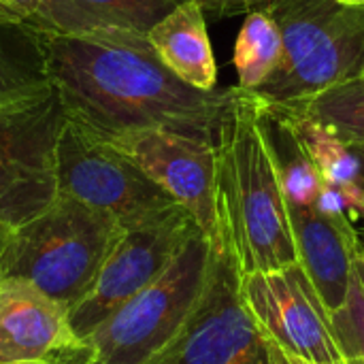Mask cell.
<instances>
[{
	"mask_svg": "<svg viewBox=\"0 0 364 364\" xmlns=\"http://www.w3.org/2000/svg\"><path fill=\"white\" fill-rule=\"evenodd\" d=\"M41 36L66 117L100 139L166 128L215 141L232 87L203 92L188 85L160 60L147 34L109 28Z\"/></svg>",
	"mask_w": 364,
	"mask_h": 364,
	"instance_id": "6da1fadb",
	"label": "cell"
},
{
	"mask_svg": "<svg viewBox=\"0 0 364 364\" xmlns=\"http://www.w3.org/2000/svg\"><path fill=\"white\" fill-rule=\"evenodd\" d=\"M215 196L222 241L241 273L299 262L267 107L239 85L215 136Z\"/></svg>",
	"mask_w": 364,
	"mask_h": 364,
	"instance_id": "7a4b0ae2",
	"label": "cell"
},
{
	"mask_svg": "<svg viewBox=\"0 0 364 364\" xmlns=\"http://www.w3.org/2000/svg\"><path fill=\"white\" fill-rule=\"evenodd\" d=\"M119 222L68 194L13 228L2 258L4 277H21L73 311L94 290L122 235Z\"/></svg>",
	"mask_w": 364,
	"mask_h": 364,
	"instance_id": "3957f363",
	"label": "cell"
},
{
	"mask_svg": "<svg viewBox=\"0 0 364 364\" xmlns=\"http://www.w3.org/2000/svg\"><path fill=\"white\" fill-rule=\"evenodd\" d=\"M284 38V58L256 90L267 105H292L364 77V6L339 0H275L264 6Z\"/></svg>",
	"mask_w": 364,
	"mask_h": 364,
	"instance_id": "277c9868",
	"label": "cell"
},
{
	"mask_svg": "<svg viewBox=\"0 0 364 364\" xmlns=\"http://www.w3.org/2000/svg\"><path fill=\"white\" fill-rule=\"evenodd\" d=\"M215 247L196 230L173 264L85 339L90 364H149L183 328L207 288Z\"/></svg>",
	"mask_w": 364,
	"mask_h": 364,
	"instance_id": "5b68a950",
	"label": "cell"
},
{
	"mask_svg": "<svg viewBox=\"0 0 364 364\" xmlns=\"http://www.w3.org/2000/svg\"><path fill=\"white\" fill-rule=\"evenodd\" d=\"M58 92L0 105V222L17 228L58 198Z\"/></svg>",
	"mask_w": 364,
	"mask_h": 364,
	"instance_id": "8992f818",
	"label": "cell"
},
{
	"mask_svg": "<svg viewBox=\"0 0 364 364\" xmlns=\"http://www.w3.org/2000/svg\"><path fill=\"white\" fill-rule=\"evenodd\" d=\"M58 194L111 213L122 228L177 205L113 143L68 117L58 141Z\"/></svg>",
	"mask_w": 364,
	"mask_h": 364,
	"instance_id": "52a82bcc",
	"label": "cell"
},
{
	"mask_svg": "<svg viewBox=\"0 0 364 364\" xmlns=\"http://www.w3.org/2000/svg\"><path fill=\"white\" fill-rule=\"evenodd\" d=\"M149 364H269L262 331L241 296V271L226 245L215 250L200 303Z\"/></svg>",
	"mask_w": 364,
	"mask_h": 364,
	"instance_id": "ba28073f",
	"label": "cell"
},
{
	"mask_svg": "<svg viewBox=\"0 0 364 364\" xmlns=\"http://www.w3.org/2000/svg\"><path fill=\"white\" fill-rule=\"evenodd\" d=\"M196 230L200 228L194 218L179 203L141 224L124 228L94 290L70 311L75 333L87 339L115 309L154 284Z\"/></svg>",
	"mask_w": 364,
	"mask_h": 364,
	"instance_id": "9c48e42d",
	"label": "cell"
},
{
	"mask_svg": "<svg viewBox=\"0 0 364 364\" xmlns=\"http://www.w3.org/2000/svg\"><path fill=\"white\" fill-rule=\"evenodd\" d=\"M241 296L258 328L288 354L314 364L343 360L328 309L299 262L241 273Z\"/></svg>",
	"mask_w": 364,
	"mask_h": 364,
	"instance_id": "30bf717a",
	"label": "cell"
},
{
	"mask_svg": "<svg viewBox=\"0 0 364 364\" xmlns=\"http://www.w3.org/2000/svg\"><path fill=\"white\" fill-rule=\"evenodd\" d=\"M109 143L186 207L215 250L224 245L215 196V141L166 128H145Z\"/></svg>",
	"mask_w": 364,
	"mask_h": 364,
	"instance_id": "8fae6325",
	"label": "cell"
},
{
	"mask_svg": "<svg viewBox=\"0 0 364 364\" xmlns=\"http://www.w3.org/2000/svg\"><path fill=\"white\" fill-rule=\"evenodd\" d=\"M92 360L66 305L21 277L0 284V364Z\"/></svg>",
	"mask_w": 364,
	"mask_h": 364,
	"instance_id": "7c38bea8",
	"label": "cell"
},
{
	"mask_svg": "<svg viewBox=\"0 0 364 364\" xmlns=\"http://www.w3.org/2000/svg\"><path fill=\"white\" fill-rule=\"evenodd\" d=\"M286 205L299 264L331 314L348 299L356 258L363 247L354 220L346 213H326L316 205L288 200Z\"/></svg>",
	"mask_w": 364,
	"mask_h": 364,
	"instance_id": "4fadbf2b",
	"label": "cell"
},
{
	"mask_svg": "<svg viewBox=\"0 0 364 364\" xmlns=\"http://www.w3.org/2000/svg\"><path fill=\"white\" fill-rule=\"evenodd\" d=\"M181 0H41L28 23L43 34L134 30L147 34Z\"/></svg>",
	"mask_w": 364,
	"mask_h": 364,
	"instance_id": "5bb4252c",
	"label": "cell"
},
{
	"mask_svg": "<svg viewBox=\"0 0 364 364\" xmlns=\"http://www.w3.org/2000/svg\"><path fill=\"white\" fill-rule=\"evenodd\" d=\"M147 38L181 81L203 92L215 90L218 66L207 34V15L196 0H181L147 32Z\"/></svg>",
	"mask_w": 364,
	"mask_h": 364,
	"instance_id": "9a60e30c",
	"label": "cell"
},
{
	"mask_svg": "<svg viewBox=\"0 0 364 364\" xmlns=\"http://www.w3.org/2000/svg\"><path fill=\"white\" fill-rule=\"evenodd\" d=\"M51 87L41 32L0 23V105L34 98Z\"/></svg>",
	"mask_w": 364,
	"mask_h": 364,
	"instance_id": "2e32d148",
	"label": "cell"
},
{
	"mask_svg": "<svg viewBox=\"0 0 364 364\" xmlns=\"http://www.w3.org/2000/svg\"><path fill=\"white\" fill-rule=\"evenodd\" d=\"M328 128L343 143H364V77L333 85L292 105H269Z\"/></svg>",
	"mask_w": 364,
	"mask_h": 364,
	"instance_id": "e0dca14e",
	"label": "cell"
},
{
	"mask_svg": "<svg viewBox=\"0 0 364 364\" xmlns=\"http://www.w3.org/2000/svg\"><path fill=\"white\" fill-rule=\"evenodd\" d=\"M284 58V38L279 26L267 9L245 15L235 45V68L239 87L256 90L279 66Z\"/></svg>",
	"mask_w": 364,
	"mask_h": 364,
	"instance_id": "ac0fdd59",
	"label": "cell"
},
{
	"mask_svg": "<svg viewBox=\"0 0 364 364\" xmlns=\"http://www.w3.org/2000/svg\"><path fill=\"white\" fill-rule=\"evenodd\" d=\"M267 109L275 117H279L294 132V136L303 145L305 154L311 158V162L320 171L324 183L341 186V183L356 181L358 162H356L354 154L350 151L348 143H343L339 136H335L328 128H324V126H320V124H316V122H311L307 117L284 111L279 107H269L267 105Z\"/></svg>",
	"mask_w": 364,
	"mask_h": 364,
	"instance_id": "d6986e66",
	"label": "cell"
},
{
	"mask_svg": "<svg viewBox=\"0 0 364 364\" xmlns=\"http://www.w3.org/2000/svg\"><path fill=\"white\" fill-rule=\"evenodd\" d=\"M328 316L343 358H354L356 363L364 364V288L356 269L346 303Z\"/></svg>",
	"mask_w": 364,
	"mask_h": 364,
	"instance_id": "ffe728a7",
	"label": "cell"
},
{
	"mask_svg": "<svg viewBox=\"0 0 364 364\" xmlns=\"http://www.w3.org/2000/svg\"><path fill=\"white\" fill-rule=\"evenodd\" d=\"M205 15L211 19H226L235 15H247L252 11L264 9L275 0H196Z\"/></svg>",
	"mask_w": 364,
	"mask_h": 364,
	"instance_id": "44dd1931",
	"label": "cell"
},
{
	"mask_svg": "<svg viewBox=\"0 0 364 364\" xmlns=\"http://www.w3.org/2000/svg\"><path fill=\"white\" fill-rule=\"evenodd\" d=\"M41 0H0V23L28 26L38 11Z\"/></svg>",
	"mask_w": 364,
	"mask_h": 364,
	"instance_id": "7402d4cb",
	"label": "cell"
},
{
	"mask_svg": "<svg viewBox=\"0 0 364 364\" xmlns=\"http://www.w3.org/2000/svg\"><path fill=\"white\" fill-rule=\"evenodd\" d=\"M264 335V333H262ZM264 341H267V352H269V364H314V363H307V360H301V358H296V356H292V354H288L286 350H282L273 339H269L267 335H264ZM333 364H360L356 363L354 358H343V360H339V363H333Z\"/></svg>",
	"mask_w": 364,
	"mask_h": 364,
	"instance_id": "603a6c76",
	"label": "cell"
},
{
	"mask_svg": "<svg viewBox=\"0 0 364 364\" xmlns=\"http://www.w3.org/2000/svg\"><path fill=\"white\" fill-rule=\"evenodd\" d=\"M350 151L354 154L356 162H358V173H356V181L364 190V143H348Z\"/></svg>",
	"mask_w": 364,
	"mask_h": 364,
	"instance_id": "cb8c5ba5",
	"label": "cell"
},
{
	"mask_svg": "<svg viewBox=\"0 0 364 364\" xmlns=\"http://www.w3.org/2000/svg\"><path fill=\"white\" fill-rule=\"evenodd\" d=\"M11 235H13V226L0 222V284H2V279H4V275H2V258H4V252H6V247H9Z\"/></svg>",
	"mask_w": 364,
	"mask_h": 364,
	"instance_id": "d4e9b609",
	"label": "cell"
},
{
	"mask_svg": "<svg viewBox=\"0 0 364 364\" xmlns=\"http://www.w3.org/2000/svg\"><path fill=\"white\" fill-rule=\"evenodd\" d=\"M356 275H358V279H360L364 288V247H360L358 258H356Z\"/></svg>",
	"mask_w": 364,
	"mask_h": 364,
	"instance_id": "484cf974",
	"label": "cell"
},
{
	"mask_svg": "<svg viewBox=\"0 0 364 364\" xmlns=\"http://www.w3.org/2000/svg\"><path fill=\"white\" fill-rule=\"evenodd\" d=\"M339 2L348 6H364V0H339Z\"/></svg>",
	"mask_w": 364,
	"mask_h": 364,
	"instance_id": "4316f807",
	"label": "cell"
},
{
	"mask_svg": "<svg viewBox=\"0 0 364 364\" xmlns=\"http://www.w3.org/2000/svg\"><path fill=\"white\" fill-rule=\"evenodd\" d=\"M92 360H66V363H36V364H90Z\"/></svg>",
	"mask_w": 364,
	"mask_h": 364,
	"instance_id": "83f0119b",
	"label": "cell"
}]
</instances>
